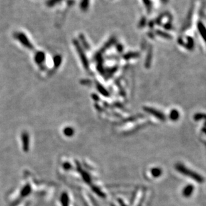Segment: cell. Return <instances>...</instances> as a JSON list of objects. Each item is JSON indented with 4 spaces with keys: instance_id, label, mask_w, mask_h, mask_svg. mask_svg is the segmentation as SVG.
I'll list each match as a JSON object with an SVG mask.
<instances>
[{
    "instance_id": "obj_1",
    "label": "cell",
    "mask_w": 206,
    "mask_h": 206,
    "mask_svg": "<svg viewBox=\"0 0 206 206\" xmlns=\"http://www.w3.org/2000/svg\"><path fill=\"white\" fill-rule=\"evenodd\" d=\"M175 169L178 173L187 177H189L197 183H202L204 181V178L202 175L199 174L197 172L190 169L181 163H177L175 165Z\"/></svg>"
},
{
    "instance_id": "obj_2",
    "label": "cell",
    "mask_w": 206,
    "mask_h": 206,
    "mask_svg": "<svg viewBox=\"0 0 206 206\" xmlns=\"http://www.w3.org/2000/svg\"><path fill=\"white\" fill-rule=\"evenodd\" d=\"M73 44H74V47L76 48V50H77V52L79 55V56H80L81 61H82L83 65L85 66V68H88V60L87 58V57H86V55L85 54V52H84V50L82 49V46H81L80 44L79 43V42L77 40H75V39L73 40Z\"/></svg>"
},
{
    "instance_id": "obj_3",
    "label": "cell",
    "mask_w": 206,
    "mask_h": 206,
    "mask_svg": "<svg viewBox=\"0 0 206 206\" xmlns=\"http://www.w3.org/2000/svg\"><path fill=\"white\" fill-rule=\"evenodd\" d=\"M15 38L20 42L23 46L28 49H33V45L26 36V35L23 32H18L15 33Z\"/></svg>"
},
{
    "instance_id": "obj_4",
    "label": "cell",
    "mask_w": 206,
    "mask_h": 206,
    "mask_svg": "<svg viewBox=\"0 0 206 206\" xmlns=\"http://www.w3.org/2000/svg\"><path fill=\"white\" fill-rule=\"evenodd\" d=\"M146 111H147L148 113L152 114L153 116H155L157 119L161 122H164L166 121V116H165L163 112L159 111V110L153 109V108H145Z\"/></svg>"
},
{
    "instance_id": "obj_5",
    "label": "cell",
    "mask_w": 206,
    "mask_h": 206,
    "mask_svg": "<svg viewBox=\"0 0 206 206\" xmlns=\"http://www.w3.org/2000/svg\"><path fill=\"white\" fill-rule=\"evenodd\" d=\"M194 190H195V188L193 185L190 184V185H186L182 190V195L187 198L190 197L192 195L193 193L194 192Z\"/></svg>"
},
{
    "instance_id": "obj_6",
    "label": "cell",
    "mask_w": 206,
    "mask_h": 206,
    "mask_svg": "<svg viewBox=\"0 0 206 206\" xmlns=\"http://www.w3.org/2000/svg\"><path fill=\"white\" fill-rule=\"evenodd\" d=\"M168 116H169V119H170V121H171L173 122H176V121H178L179 118H180L181 114H180V112H179L178 109H173L169 111Z\"/></svg>"
},
{
    "instance_id": "obj_7",
    "label": "cell",
    "mask_w": 206,
    "mask_h": 206,
    "mask_svg": "<svg viewBox=\"0 0 206 206\" xmlns=\"http://www.w3.org/2000/svg\"><path fill=\"white\" fill-rule=\"evenodd\" d=\"M200 122H203V123L202 127L201 129L200 139L206 147V116Z\"/></svg>"
},
{
    "instance_id": "obj_8",
    "label": "cell",
    "mask_w": 206,
    "mask_h": 206,
    "mask_svg": "<svg viewBox=\"0 0 206 206\" xmlns=\"http://www.w3.org/2000/svg\"><path fill=\"white\" fill-rule=\"evenodd\" d=\"M150 174L153 178H159L163 175V169L159 167H153L150 170Z\"/></svg>"
},
{
    "instance_id": "obj_9",
    "label": "cell",
    "mask_w": 206,
    "mask_h": 206,
    "mask_svg": "<svg viewBox=\"0 0 206 206\" xmlns=\"http://www.w3.org/2000/svg\"><path fill=\"white\" fill-rule=\"evenodd\" d=\"M44 60H45V54L44 52L39 51L36 54L35 60L38 64H42V62H44Z\"/></svg>"
},
{
    "instance_id": "obj_10",
    "label": "cell",
    "mask_w": 206,
    "mask_h": 206,
    "mask_svg": "<svg viewBox=\"0 0 206 206\" xmlns=\"http://www.w3.org/2000/svg\"><path fill=\"white\" fill-rule=\"evenodd\" d=\"M116 42V38L115 37H112L111 38H110L109 41H107L104 44V47H103V50H105L108 48H111L112 45L115 44Z\"/></svg>"
},
{
    "instance_id": "obj_11",
    "label": "cell",
    "mask_w": 206,
    "mask_h": 206,
    "mask_svg": "<svg viewBox=\"0 0 206 206\" xmlns=\"http://www.w3.org/2000/svg\"><path fill=\"white\" fill-rule=\"evenodd\" d=\"M78 38H79V40H80V41L81 42V44L83 45V47L87 50L89 49L90 48L89 44H88V42L87 41V40H86L85 36H84L82 33H80V34L79 35Z\"/></svg>"
},
{
    "instance_id": "obj_12",
    "label": "cell",
    "mask_w": 206,
    "mask_h": 206,
    "mask_svg": "<svg viewBox=\"0 0 206 206\" xmlns=\"http://www.w3.org/2000/svg\"><path fill=\"white\" fill-rule=\"evenodd\" d=\"M90 4V0H81L80 1V8L82 11H87L88 9V7H89Z\"/></svg>"
},
{
    "instance_id": "obj_13",
    "label": "cell",
    "mask_w": 206,
    "mask_h": 206,
    "mask_svg": "<svg viewBox=\"0 0 206 206\" xmlns=\"http://www.w3.org/2000/svg\"><path fill=\"white\" fill-rule=\"evenodd\" d=\"M62 62V58L60 56H59V55H56V56H54V65L56 67H58V66Z\"/></svg>"
},
{
    "instance_id": "obj_14",
    "label": "cell",
    "mask_w": 206,
    "mask_h": 206,
    "mask_svg": "<svg viewBox=\"0 0 206 206\" xmlns=\"http://www.w3.org/2000/svg\"><path fill=\"white\" fill-rule=\"evenodd\" d=\"M62 0H48L47 2L48 6L49 7H52L56 5L57 4H58L59 2H60Z\"/></svg>"
},
{
    "instance_id": "obj_15",
    "label": "cell",
    "mask_w": 206,
    "mask_h": 206,
    "mask_svg": "<svg viewBox=\"0 0 206 206\" xmlns=\"http://www.w3.org/2000/svg\"><path fill=\"white\" fill-rule=\"evenodd\" d=\"M136 55L137 54H136V53H133V52H131V53H129L127 54H126L125 58H133V57H135Z\"/></svg>"
},
{
    "instance_id": "obj_16",
    "label": "cell",
    "mask_w": 206,
    "mask_h": 206,
    "mask_svg": "<svg viewBox=\"0 0 206 206\" xmlns=\"http://www.w3.org/2000/svg\"><path fill=\"white\" fill-rule=\"evenodd\" d=\"M116 50H117V51L119 52H121L122 51H123V46L121 44H117L116 45Z\"/></svg>"
}]
</instances>
